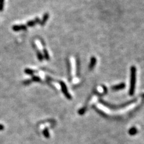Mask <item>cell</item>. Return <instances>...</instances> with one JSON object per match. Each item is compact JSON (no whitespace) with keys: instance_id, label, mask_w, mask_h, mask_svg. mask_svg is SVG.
<instances>
[{"instance_id":"6da1fadb","label":"cell","mask_w":144,"mask_h":144,"mask_svg":"<svg viewBox=\"0 0 144 144\" xmlns=\"http://www.w3.org/2000/svg\"><path fill=\"white\" fill-rule=\"evenodd\" d=\"M131 78H130V87L129 90L130 95H133L135 90L136 80V69L135 66L131 67Z\"/></svg>"},{"instance_id":"7a4b0ae2","label":"cell","mask_w":144,"mask_h":144,"mask_svg":"<svg viewBox=\"0 0 144 144\" xmlns=\"http://www.w3.org/2000/svg\"><path fill=\"white\" fill-rule=\"evenodd\" d=\"M60 85H61L62 91H63V92L64 93V94L65 95V96L66 97L67 99H70L72 97H71L70 94L68 93V90H67V87H66V85H65V83H64L63 82H61Z\"/></svg>"},{"instance_id":"3957f363","label":"cell","mask_w":144,"mask_h":144,"mask_svg":"<svg viewBox=\"0 0 144 144\" xmlns=\"http://www.w3.org/2000/svg\"><path fill=\"white\" fill-rule=\"evenodd\" d=\"M27 26L24 25H16L12 27V30L14 31H24L27 30Z\"/></svg>"},{"instance_id":"277c9868","label":"cell","mask_w":144,"mask_h":144,"mask_svg":"<svg viewBox=\"0 0 144 144\" xmlns=\"http://www.w3.org/2000/svg\"><path fill=\"white\" fill-rule=\"evenodd\" d=\"M39 18H36L35 19H34V20H30V21H28V22H27V26L28 27H33L34 26L35 24H37V23H38V22H40V20H39Z\"/></svg>"},{"instance_id":"5b68a950","label":"cell","mask_w":144,"mask_h":144,"mask_svg":"<svg viewBox=\"0 0 144 144\" xmlns=\"http://www.w3.org/2000/svg\"><path fill=\"white\" fill-rule=\"evenodd\" d=\"M125 87V84L124 83H120V84H118L117 85L114 86L112 87V90H121V89H123Z\"/></svg>"},{"instance_id":"8992f818","label":"cell","mask_w":144,"mask_h":144,"mask_svg":"<svg viewBox=\"0 0 144 144\" xmlns=\"http://www.w3.org/2000/svg\"><path fill=\"white\" fill-rule=\"evenodd\" d=\"M49 17V15L48 13H45V15H44V16H43L42 20V21L40 22V25H42V26H43V25H45V23H46V21L48 20Z\"/></svg>"},{"instance_id":"52a82bcc","label":"cell","mask_w":144,"mask_h":144,"mask_svg":"<svg viewBox=\"0 0 144 144\" xmlns=\"http://www.w3.org/2000/svg\"><path fill=\"white\" fill-rule=\"evenodd\" d=\"M96 61H97V60L95 57L91 58V63H90V66H89V67H90V69H92V68H93V67L95 66V64H96Z\"/></svg>"},{"instance_id":"ba28073f","label":"cell","mask_w":144,"mask_h":144,"mask_svg":"<svg viewBox=\"0 0 144 144\" xmlns=\"http://www.w3.org/2000/svg\"><path fill=\"white\" fill-rule=\"evenodd\" d=\"M24 72L26 74H27V75H33L34 73V71L33 70L30 69V68H26V69H25Z\"/></svg>"},{"instance_id":"9c48e42d","label":"cell","mask_w":144,"mask_h":144,"mask_svg":"<svg viewBox=\"0 0 144 144\" xmlns=\"http://www.w3.org/2000/svg\"><path fill=\"white\" fill-rule=\"evenodd\" d=\"M43 54H44V57L45 58V59L47 60H49V53H48V50L46 49H44L43 50Z\"/></svg>"},{"instance_id":"30bf717a","label":"cell","mask_w":144,"mask_h":144,"mask_svg":"<svg viewBox=\"0 0 144 144\" xmlns=\"http://www.w3.org/2000/svg\"><path fill=\"white\" fill-rule=\"evenodd\" d=\"M37 58H38V60H39V61H43V55L42 53H41L40 51L37 52Z\"/></svg>"},{"instance_id":"8fae6325","label":"cell","mask_w":144,"mask_h":144,"mask_svg":"<svg viewBox=\"0 0 144 144\" xmlns=\"http://www.w3.org/2000/svg\"><path fill=\"white\" fill-rule=\"evenodd\" d=\"M136 133H137V130H136L135 128H132L129 131V133L131 135H135Z\"/></svg>"},{"instance_id":"7c38bea8","label":"cell","mask_w":144,"mask_h":144,"mask_svg":"<svg viewBox=\"0 0 144 144\" xmlns=\"http://www.w3.org/2000/svg\"><path fill=\"white\" fill-rule=\"evenodd\" d=\"M4 0H0V11H2L4 9Z\"/></svg>"},{"instance_id":"4fadbf2b","label":"cell","mask_w":144,"mask_h":144,"mask_svg":"<svg viewBox=\"0 0 144 144\" xmlns=\"http://www.w3.org/2000/svg\"><path fill=\"white\" fill-rule=\"evenodd\" d=\"M40 80V78L39 77H38V76H33V77H32L31 81H34V82H39Z\"/></svg>"},{"instance_id":"5bb4252c","label":"cell","mask_w":144,"mask_h":144,"mask_svg":"<svg viewBox=\"0 0 144 144\" xmlns=\"http://www.w3.org/2000/svg\"><path fill=\"white\" fill-rule=\"evenodd\" d=\"M43 134L46 137H49V132H48V130L47 129H45V130L43 131Z\"/></svg>"},{"instance_id":"9a60e30c","label":"cell","mask_w":144,"mask_h":144,"mask_svg":"<svg viewBox=\"0 0 144 144\" xmlns=\"http://www.w3.org/2000/svg\"><path fill=\"white\" fill-rule=\"evenodd\" d=\"M31 82V80H26L23 81V84L24 85H28Z\"/></svg>"},{"instance_id":"2e32d148","label":"cell","mask_w":144,"mask_h":144,"mask_svg":"<svg viewBox=\"0 0 144 144\" xmlns=\"http://www.w3.org/2000/svg\"><path fill=\"white\" fill-rule=\"evenodd\" d=\"M4 127L3 126L2 124H0V130H3V129H4Z\"/></svg>"},{"instance_id":"e0dca14e","label":"cell","mask_w":144,"mask_h":144,"mask_svg":"<svg viewBox=\"0 0 144 144\" xmlns=\"http://www.w3.org/2000/svg\"><path fill=\"white\" fill-rule=\"evenodd\" d=\"M142 97H144V94L142 95Z\"/></svg>"}]
</instances>
